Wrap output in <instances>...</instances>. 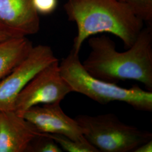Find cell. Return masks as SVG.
<instances>
[{
	"mask_svg": "<svg viewBox=\"0 0 152 152\" xmlns=\"http://www.w3.org/2000/svg\"><path fill=\"white\" fill-rule=\"evenodd\" d=\"M83 135L99 152H133L152 139V134L126 124L113 113L78 115L75 118Z\"/></svg>",
	"mask_w": 152,
	"mask_h": 152,
	"instance_id": "4",
	"label": "cell"
},
{
	"mask_svg": "<svg viewBox=\"0 0 152 152\" xmlns=\"http://www.w3.org/2000/svg\"><path fill=\"white\" fill-rule=\"evenodd\" d=\"M58 59L48 45L33 47L27 57L0 81V111L14 110L17 96L38 72Z\"/></svg>",
	"mask_w": 152,
	"mask_h": 152,
	"instance_id": "6",
	"label": "cell"
},
{
	"mask_svg": "<svg viewBox=\"0 0 152 152\" xmlns=\"http://www.w3.org/2000/svg\"><path fill=\"white\" fill-rule=\"evenodd\" d=\"M33 47L27 37L9 38L0 42V81L27 57Z\"/></svg>",
	"mask_w": 152,
	"mask_h": 152,
	"instance_id": "10",
	"label": "cell"
},
{
	"mask_svg": "<svg viewBox=\"0 0 152 152\" xmlns=\"http://www.w3.org/2000/svg\"><path fill=\"white\" fill-rule=\"evenodd\" d=\"M152 139L137 147L133 152H152Z\"/></svg>",
	"mask_w": 152,
	"mask_h": 152,
	"instance_id": "15",
	"label": "cell"
},
{
	"mask_svg": "<svg viewBox=\"0 0 152 152\" xmlns=\"http://www.w3.org/2000/svg\"><path fill=\"white\" fill-rule=\"evenodd\" d=\"M48 136L55 141L63 151L68 152H99L84 137L80 140H75L60 134H47Z\"/></svg>",
	"mask_w": 152,
	"mask_h": 152,
	"instance_id": "11",
	"label": "cell"
},
{
	"mask_svg": "<svg viewBox=\"0 0 152 152\" xmlns=\"http://www.w3.org/2000/svg\"><path fill=\"white\" fill-rule=\"evenodd\" d=\"M72 88L61 75L59 60L39 71L17 96L14 110L22 114L32 107L61 103Z\"/></svg>",
	"mask_w": 152,
	"mask_h": 152,
	"instance_id": "5",
	"label": "cell"
},
{
	"mask_svg": "<svg viewBox=\"0 0 152 152\" xmlns=\"http://www.w3.org/2000/svg\"><path fill=\"white\" fill-rule=\"evenodd\" d=\"M128 6L138 18L152 26V0H118Z\"/></svg>",
	"mask_w": 152,
	"mask_h": 152,
	"instance_id": "12",
	"label": "cell"
},
{
	"mask_svg": "<svg viewBox=\"0 0 152 152\" xmlns=\"http://www.w3.org/2000/svg\"><path fill=\"white\" fill-rule=\"evenodd\" d=\"M42 105L32 107L22 116L40 132L63 135L75 140L84 137L81 126L75 118L65 114L60 103Z\"/></svg>",
	"mask_w": 152,
	"mask_h": 152,
	"instance_id": "8",
	"label": "cell"
},
{
	"mask_svg": "<svg viewBox=\"0 0 152 152\" xmlns=\"http://www.w3.org/2000/svg\"><path fill=\"white\" fill-rule=\"evenodd\" d=\"M32 2L38 14L43 15L51 14L58 6V0H32Z\"/></svg>",
	"mask_w": 152,
	"mask_h": 152,
	"instance_id": "14",
	"label": "cell"
},
{
	"mask_svg": "<svg viewBox=\"0 0 152 152\" xmlns=\"http://www.w3.org/2000/svg\"><path fill=\"white\" fill-rule=\"evenodd\" d=\"M42 132L14 110L0 111V152H27Z\"/></svg>",
	"mask_w": 152,
	"mask_h": 152,
	"instance_id": "9",
	"label": "cell"
},
{
	"mask_svg": "<svg viewBox=\"0 0 152 152\" xmlns=\"http://www.w3.org/2000/svg\"><path fill=\"white\" fill-rule=\"evenodd\" d=\"M64 9L77 26L72 50L78 54L87 38L102 33L115 35L128 49L143 29L144 22L118 0H68Z\"/></svg>",
	"mask_w": 152,
	"mask_h": 152,
	"instance_id": "2",
	"label": "cell"
},
{
	"mask_svg": "<svg viewBox=\"0 0 152 152\" xmlns=\"http://www.w3.org/2000/svg\"><path fill=\"white\" fill-rule=\"evenodd\" d=\"M61 75L72 92L82 94L102 105L112 102H124L137 110L152 111V92L138 85L126 88L104 81L90 75L84 68L79 54L72 49L59 62Z\"/></svg>",
	"mask_w": 152,
	"mask_h": 152,
	"instance_id": "3",
	"label": "cell"
},
{
	"mask_svg": "<svg viewBox=\"0 0 152 152\" xmlns=\"http://www.w3.org/2000/svg\"><path fill=\"white\" fill-rule=\"evenodd\" d=\"M90 52L82 63L92 77L117 84L125 80L142 83L152 91V26L143 28L135 42L124 52L108 36H91L88 40Z\"/></svg>",
	"mask_w": 152,
	"mask_h": 152,
	"instance_id": "1",
	"label": "cell"
},
{
	"mask_svg": "<svg viewBox=\"0 0 152 152\" xmlns=\"http://www.w3.org/2000/svg\"><path fill=\"white\" fill-rule=\"evenodd\" d=\"M39 28L32 0H0V32L10 38L25 37L36 34Z\"/></svg>",
	"mask_w": 152,
	"mask_h": 152,
	"instance_id": "7",
	"label": "cell"
},
{
	"mask_svg": "<svg viewBox=\"0 0 152 152\" xmlns=\"http://www.w3.org/2000/svg\"><path fill=\"white\" fill-rule=\"evenodd\" d=\"M9 38H10V37H9L7 36H6L5 34L0 32V42H2V41H5V40L8 39Z\"/></svg>",
	"mask_w": 152,
	"mask_h": 152,
	"instance_id": "16",
	"label": "cell"
},
{
	"mask_svg": "<svg viewBox=\"0 0 152 152\" xmlns=\"http://www.w3.org/2000/svg\"><path fill=\"white\" fill-rule=\"evenodd\" d=\"M27 152H61L63 150L59 145L46 133L35 138L28 149Z\"/></svg>",
	"mask_w": 152,
	"mask_h": 152,
	"instance_id": "13",
	"label": "cell"
}]
</instances>
